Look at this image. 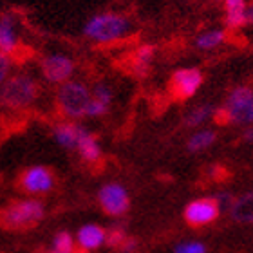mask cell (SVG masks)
<instances>
[{
    "label": "cell",
    "instance_id": "4dcf8cb0",
    "mask_svg": "<svg viewBox=\"0 0 253 253\" xmlns=\"http://www.w3.org/2000/svg\"><path fill=\"white\" fill-rule=\"evenodd\" d=\"M211 177H213V179H224V177H226L228 175V172L224 169H222V167H211Z\"/></svg>",
    "mask_w": 253,
    "mask_h": 253
},
{
    "label": "cell",
    "instance_id": "4fadbf2b",
    "mask_svg": "<svg viewBox=\"0 0 253 253\" xmlns=\"http://www.w3.org/2000/svg\"><path fill=\"white\" fill-rule=\"evenodd\" d=\"M80 126H82L80 123L71 122V120L58 122L53 126V139L63 150H74L76 148V141H78Z\"/></svg>",
    "mask_w": 253,
    "mask_h": 253
},
{
    "label": "cell",
    "instance_id": "603a6c76",
    "mask_svg": "<svg viewBox=\"0 0 253 253\" xmlns=\"http://www.w3.org/2000/svg\"><path fill=\"white\" fill-rule=\"evenodd\" d=\"M211 107H208V105H205V107H197V109H195L194 112H192V114H190L188 118H186V123H188V125H199V123H203L206 120V118L210 116L211 114Z\"/></svg>",
    "mask_w": 253,
    "mask_h": 253
},
{
    "label": "cell",
    "instance_id": "44dd1931",
    "mask_svg": "<svg viewBox=\"0 0 253 253\" xmlns=\"http://www.w3.org/2000/svg\"><path fill=\"white\" fill-rule=\"evenodd\" d=\"M90 96H92L94 100L105 103V105H111L112 103V90H111V87L107 84H103V82L96 84L94 87L90 89Z\"/></svg>",
    "mask_w": 253,
    "mask_h": 253
},
{
    "label": "cell",
    "instance_id": "5bb4252c",
    "mask_svg": "<svg viewBox=\"0 0 253 253\" xmlns=\"http://www.w3.org/2000/svg\"><path fill=\"white\" fill-rule=\"evenodd\" d=\"M154 58V47L152 45H141L134 53V58H132V69L137 76H145L150 69V63Z\"/></svg>",
    "mask_w": 253,
    "mask_h": 253
},
{
    "label": "cell",
    "instance_id": "f1b7e54d",
    "mask_svg": "<svg viewBox=\"0 0 253 253\" xmlns=\"http://www.w3.org/2000/svg\"><path fill=\"white\" fill-rule=\"evenodd\" d=\"M244 0H224V7H226V13H232V11H244Z\"/></svg>",
    "mask_w": 253,
    "mask_h": 253
},
{
    "label": "cell",
    "instance_id": "7402d4cb",
    "mask_svg": "<svg viewBox=\"0 0 253 253\" xmlns=\"http://www.w3.org/2000/svg\"><path fill=\"white\" fill-rule=\"evenodd\" d=\"M109 107H111V105H105V103H101V101L94 100V98L90 96V103H89V107H87L85 118H101V116H105L107 112H109Z\"/></svg>",
    "mask_w": 253,
    "mask_h": 253
},
{
    "label": "cell",
    "instance_id": "8fae6325",
    "mask_svg": "<svg viewBox=\"0 0 253 253\" xmlns=\"http://www.w3.org/2000/svg\"><path fill=\"white\" fill-rule=\"evenodd\" d=\"M20 47V33H18V24L13 15L0 16V53L13 54Z\"/></svg>",
    "mask_w": 253,
    "mask_h": 253
},
{
    "label": "cell",
    "instance_id": "3957f363",
    "mask_svg": "<svg viewBox=\"0 0 253 253\" xmlns=\"http://www.w3.org/2000/svg\"><path fill=\"white\" fill-rule=\"evenodd\" d=\"M130 31L128 18L120 13H100L85 22L84 35L94 43H114Z\"/></svg>",
    "mask_w": 253,
    "mask_h": 253
},
{
    "label": "cell",
    "instance_id": "d6986e66",
    "mask_svg": "<svg viewBox=\"0 0 253 253\" xmlns=\"http://www.w3.org/2000/svg\"><path fill=\"white\" fill-rule=\"evenodd\" d=\"M224 40V33L222 31H208L197 38V47L201 49H213Z\"/></svg>",
    "mask_w": 253,
    "mask_h": 253
},
{
    "label": "cell",
    "instance_id": "277c9868",
    "mask_svg": "<svg viewBox=\"0 0 253 253\" xmlns=\"http://www.w3.org/2000/svg\"><path fill=\"white\" fill-rule=\"evenodd\" d=\"M45 217V205L38 197H26L11 203L2 211V224L9 230H26L37 226Z\"/></svg>",
    "mask_w": 253,
    "mask_h": 253
},
{
    "label": "cell",
    "instance_id": "d6a6232c",
    "mask_svg": "<svg viewBox=\"0 0 253 253\" xmlns=\"http://www.w3.org/2000/svg\"><path fill=\"white\" fill-rule=\"evenodd\" d=\"M246 22H253V7L246 11Z\"/></svg>",
    "mask_w": 253,
    "mask_h": 253
},
{
    "label": "cell",
    "instance_id": "d4e9b609",
    "mask_svg": "<svg viewBox=\"0 0 253 253\" xmlns=\"http://www.w3.org/2000/svg\"><path fill=\"white\" fill-rule=\"evenodd\" d=\"M253 92H252V89H248V87H239V89H235L230 94V98H228V103H226V107H233V105H239L241 101H244V100H248L250 96H252Z\"/></svg>",
    "mask_w": 253,
    "mask_h": 253
},
{
    "label": "cell",
    "instance_id": "e0dca14e",
    "mask_svg": "<svg viewBox=\"0 0 253 253\" xmlns=\"http://www.w3.org/2000/svg\"><path fill=\"white\" fill-rule=\"evenodd\" d=\"M232 215L239 222H253V194H248L235 201Z\"/></svg>",
    "mask_w": 253,
    "mask_h": 253
},
{
    "label": "cell",
    "instance_id": "83f0119b",
    "mask_svg": "<svg viewBox=\"0 0 253 253\" xmlns=\"http://www.w3.org/2000/svg\"><path fill=\"white\" fill-rule=\"evenodd\" d=\"M213 120H215L217 125H226V123L230 122V112H228L226 107H224V109H219L217 112H213Z\"/></svg>",
    "mask_w": 253,
    "mask_h": 253
},
{
    "label": "cell",
    "instance_id": "cb8c5ba5",
    "mask_svg": "<svg viewBox=\"0 0 253 253\" xmlns=\"http://www.w3.org/2000/svg\"><path fill=\"white\" fill-rule=\"evenodd\" d=\"M13 74V56L0 53V85Z\"/></svg>",
    "mask_w": 253,
    "mask_h": 253
},
{
    "label": "cell",
    "instance_id": "7a4b0ae2",
    "mask_svg": "<svg viewBox=\"0 0 253 253\" xmlns=\"http://www.w3.org/2000/svg\"><path fill=\"white\" fill-rule=\"evenodd\" d=\"M56 109L63 120L78 122L85 118L87 107L90 103V87L80 80H67L56 85Z\"/></svg>",
    "mask_w": 253,
    "mask_h": 253
},
{
    "label": "cell",
    "instance_id": "4316f807",
    "mask_svg": "<svg viewBox=\"0 0 253 253\" xmlns=\"http://www.w3.org/2000/svg\"><path fill=\"white\" fill-rule=\"evenodd\" d=\"M246 22V11H232L226 15V24L230 27H239Z\"/></svg>",
    "mask_w": 253,
    "mask_h": 253
},
{
    "label": "cell",
    "instance_id": "52a82bcc",
    "mask_svg": "<svg viewBox=\"0 0 253 253\" xmlns=\"http://www.w3.org/2000/svg\"><path fill=\"white\" fill-rule=\"evenodd\" d=\"M98 203L101 210L111 217H122L130 208V197L125 186L120 183H107L98 192Z\"/></svg>",
    "mask_w": 253,
    "mask_h": 253
},
{
    "label": "cell",
    "instance_id": "6da1fadb",
    "mask_svg": "<svg viewBox=\"0 0 253 253\" xmlns=\"http://www.w3.org/2000/svg\"><path fill=\"white\" fill-rule=\"evenodd\" d=\"M38 82L27 73L11 74L0 85V105L9 111H27L38 100Z\"/></svg>",
    "mask_w": 253,
    "mask_h": 253
},
{
    "label": "cell",
    "instance_id": "2e32d148",
    "mask_svg": "<svg viewBox=\"0 0 253 253\" xmlns=\"http://www.w3.org/2000/svg\"><path fill=\"white\" fill-rule=\"evenodd\" d=\"M230 112V122L235 123H252L253 122V94L248 100L241 101L239 105L226 107Z\"/></svg>",
    "mask_w": 253,
    "mask_h": 253
},
{
    "label": "cell",
    "instance_id": "ba28073f",
    "mask_svg": "<svg viewBox=\"0 0 253 253\" xmlns=\"http://www.w3.org/2000/svg\"><path fill=\"white\" fill-rule=\"evenodd\" d=\"M201 82L203 74L197 69H179L170 80V92L175 100H186L195 94V90L201 87Z\"/></svg>",
    "mask_w": 253,
    "mask_h": 253
},
{
    "label": "cell",
    "instance_id": "5b68a950",
    "mask_svg": "<svg viewBox=\"0 0 253 253\" xmlns=\"http://www.w3.org/2000/svg\"><path fill=\"white\" fill-rule=\"evenodd\" d=\"M56 185L53 170L45 165H33L27 167L20 175V188L31 197L47 195Z\"/></svg>",
    "mask_w": 253,
    "mask_h": 253
},
{
    "label": "cell",
    "instance_id": "7c38bea8",
    "mask_svg": "<svg viewBox=\"0 0 253 253\" xmlns=\"http://www.w3.org/2000/svg\"><path fill=\"white\" fill-rule=\"evenodd\" d=\"M74 150H78V156L82 158V161H85V163H89V165L100 163L101 158H103V152H101L98 137L90 130H87L84 125L80 126L78 141H76V148H74Z\"/></svg>",
    "mask_w": 253,
    "mask_h": 253
},
{
    "label": "cell",
    "instance_id": "8992f818",
    "mask_svg": "<svg viewBox=\"0 0 253 253\" xmlns=\"http://www.w3.org/2000/svg\"><path fill=\"white\" fill-rule=\"evenodd\" d=\"M74 60L65 53H49L40 62L42 78L51 85H60L74 76Z\"/></svg>",
    "mask_w": 253,
    "mask_h": 253
},
{
    "label": "cell",
    "instance_id": "484cf974",
    "mask_svg": "<svg viewBox=\"0 0 253 253\" xmlns=\"http://www.w3.org/2000/svg\"><path fill=\"white\" fill-rule=\"evenodd\" d=\"M175 253H206L203 243H185L175 248Z\"/></svg>",
    "mask_w": 253,
    "mask_h": 253
},
{
    "label": "cell",
    "instance_id": "ac0fdd59",
    "mask_svg": "<svg viewBox=\"0 0 253 253\" xmlns=\"http://www.w3.org/2000/svg\"><path fill=\"white\" fill-rule=\"evenodd\" d=\"M213 141H215V134L211 130H203V132H199V134L192 136V139L188 141V150L190 152H197V150H203V148L210 147Z\"/></svg>",
    "mask_w": 253,
    "mask_h": 253
},
{
    "label": "cell",
    "instance_id": "9c48e42d",
    "mask_svg": "<svg viewBox=\"0 0 253 253\" xmlns=\"http://www.w3.org/2000/svg\"><path fill=\"white\" fill-rule=\"evenodd\" d=\"M219 215V205L217 199L205 197L199 201H192L185 208V219L190 226H205L213 222Z\"/></svg>",
    "mask_w": 253,
    "mask_h": 253
},
{
    "label": "cell",
    "instance_id": "9a60e30c",
    "mask_svg": "<svg viewBox=\"0 0 253 253\" xmlns=\"http://www.w3.org/2000/svg\"><path fill=\"white\" fill-rule=\"evenodd\" d=\"M76 252V241L74 235L67 230L54 233L53 241H51V248L47 253H74Z\"/></svg>",
    "mask_w": 253,
    "mask_h": 253
},
{
    "label": "cell",
    "instance_id": "30bf717a",
    "mask_svg": "<svg viewBox=\"0 0 253 253\" xmlns=\"http://www.w3.org/2000/svg\"><path fill=\"white\" fill-rule=\"evenodd\" d=\"M105 235L107 232L103 226L96 224V222H87L78 228L74 241L82 252H94L105 244Z\"/></svg>",
    "mask_w": 253,
    "mask_h": 253
},
{
    "label": "cell",
    "instance_id": "ffe728a7",
    "mask_svg": "<svg viewBox=\"0 0 253 253\" xmlns=\"http://www.w3.org/2000/svg\"><path fill=\"white\" fill-rule=\"evenodd\" d=\"M105 232H107L105 244L114 246V248H120V244L126 239V232H125V228H123V224H114L111 230H105Z\"/></svg>",
    "mask_w": 253,
    "mask_h": 253
},
{
    "label": "cell",
    "instance_id": "1f68e13d",
    "mask_svg": "<svg viewBox=\"0 0 253 253\" xmlns=\"http://www.w3.org/2000/svg\"><path fill=\"white\" fill-rule=\"evenodd\" d=\"M244 137H246V141H250V143H253V128H250L246 134H244Z\"/></svg>",
    "mask_w": 253,
    "mask_h": 253
},
{
    "label": "cell",
    "instance_id": "f546056e",
    "mask_svg": "<svg viewBox=\"0 0 253 253\" xmlns=\"http://www.w3.org/2000/svg\"><path fill=\"white\" fill-rule=\"evenodd\" d=\"M137 248V241L136 239H130L126 237L125 241H123L122 244H120V250H122V253H134Z\"/></svg>",
    "mask_w": 253,
    "mask_h": 253
}]
</instances>
